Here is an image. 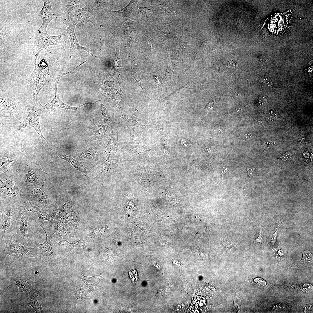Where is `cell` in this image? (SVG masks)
I'll use <instances>...</instances> for the list:
<instances>
[{
	"instance_id": "1",
	"label": "cell",
	"mask_w": 313,
	"mask_h": 313,
	"mask_svg": "<svg viewBox=\"0 0 313 313\" xmlns=\"http://www.w3.org/2000/svg\"><path fill=\"white\" fill-rule=\"evenodd\" d=\"M0 203L20 205L24 200L26 185L18 172L0 174Z\"/></svg>"
},
{
	"instance_id": "2",
	"label": "cell",
	"mask_w": 313,
	"mask_h": 313,
	"mask_svg": "<svg viewBox=\"0 0 313 313\" xmlns=\"http://www.w3.org/2000/svg\"><path fill=\"white\" fill-rule=\"evenodd\" d=\"M0 123L6 125L19 122L26 110V106L21 104L16 97L8 91L1 92Z\"/></svg>"
},
{
	"instance_id": "3",
	"label": "cell",
	"mask_w": 313,
	"mask_h": 313,
	"mask_svg": "<svg viewBox=\"0 0 313 313\" xmlns=\"http://www.w3.org/2000/svg\"><path fill=\"white\" fill-rule=\"evenodd\" d=\"M11 203H0L2 219L0 226V239L14 240L18 206Z\"/></svg>"
},
{
	"instance_id": "4",
	"label": "cell",
	"mask_w": 313,
	"mask_h": 313,
	"mask_svg": "<svg viewBox=\"0 0 313 313\" xmlns=\"http://www.w3.org/2000/svg\"><path fill=\"white\" fill-rule=\"evenodd\" d=\"M27 116L26 119L20 122L17 128L19 131L29 126L33 128L38 134L43 145L49 150L52 149L49 143L44 137L41 129L40 118V115L45 110L44 107L40 103L39 98H33L29 105L26 106Z\"/></svg>"
},
{
	"instance_id": "5",
	"label": "cell",
	"mask_w": 313,
	"mask_h": 313,
	"mask_svg": "<svg viewBox=\"0 0 313 313\" xmlns=\"http://www.w3.org/2000/svg\"><path fill=\"white\" fill-rule=\"evenodd\" d=\"M0 155V174L6 172H18L24 165L25 153L17 145L1 150Z\"/></svg>"
},
{
	"instance_id": "6",
	"label": "cell",
	"mask_w": 313,
	"mask_h": 313,
	"mask_svg": "<svg viewBox=\"0 0 313 313\" xmlns=\"http://www.w3.org/2000/svg\"><path fill=\"white\" fill-rule=\"evenodd\" d=\"M46 55L45 52L43 59L38 63L35 64L34 69L31 75L22 81L26 82L30 87L33 98H39V93L48 82V76L50 75Z\"/></svg>"
},
{
	"instance_id": "7",
	"label": "cell",
	"mask_w": 313,
	"mask_h": 313,
	"mask_svg": "<svg viewBox=\"0 0 313 313\" xmlns=\"http://www.w3.org/2000/svg\"><path fill=\"white\" fill-rule=\"evenodd\" d=\"M0 247L3 254L21 260L38 256V251L36 248H30L14 240L0 239Z\"/></svg>"
},
{
	"instance_id": "8",
	"label": "cell",
	"mask_w": 313,
	"mask_h": 313,
	"mask_svg": "<svg viewBox=\"0 0 313 313\" xmlns=\"http://www.w3.org/2000/svg\"><path fill=\"white\" fill-rule=\"evenodd\" d=\"M68 37L66 33H63L57 36H52L47 33H37L34 38L33 48L32 57L34 63L36 61L40 52L43 50L47 51V48L50 45H57L63 47L65 49V41Z\"/></svg>"
},
{
	"instance_id": "9",
	"label": "cell",
	"mask_w": 313,
	"mask_h": 313,
	"mask_svg": "<svg viewBox=\"0 0 313 313\" xmlns=\"http://www.w3.org/2000/svg\"><path fill=\"white\" fill-rule=\"evenodd\" d=\"M18 172L26 185L44 186L45 172L38 165L32 163L24 165Z\"/></svg>"
},
{
	"instance_id": "10",
	"label": "cell",
	"mask_w": 313,
	"mask_h": 313,
	"mask_svg": "<svg viewBox=\"0 0 313 313\" xmlns=\"http://www.w3.org/2000/svg\"><path fill=\"white\" fill-rule=\"evenodd\" d=\"M43 186L26 185L24 200L40 207L50 208L51 200L43 189Z\"/></svg>"
},
{
	"instance_id": "11",
	"label": "cell",
	"mask_w": 313,
	"mask_h": 313,
	"mask_svg": "<svg viewBox=\"0 0 313 313\" xmlns=\"http://www.w3.org/2000/svg\"><path fill=\"white\" fill-rule=\"evenodd\" d=\"M118 111L120 116L125 121L127 134L132 137L139 136L144 128L139 114L130 113L120 107L118 108Z\"/></svg>"
},
{
	"instance_id": "12",
	"label": "cell",
	"mask_w": 313,
	"mask_h": 313,
	"mask_svg": "<svg viewBox=\"0 0 313 313\" xmlns=\"http://www.w3.org/2000/svg\"><path fill=\"white\" fill-rule=\"evenodd\" d=\"M24 213L19 210L18 207L14 240L24 245L31 246L32 241L28 236L27 218Z\"/></svg>"
},
{
	"instance_id": "13",
	"label": "cell",
	"mask_w": 313,
	"mask_h": 313,
	"mask_svg": "<svg viewBox=\"0 0 313 313\" xmlns=\"http://www.w3.org/2000/svg\"><path fill=\"white\" fill-rule=\"evenodd\" d=\"M44 5L39 13V17L42 19V24L37 31V33H46L47 27L49 23L53 19L58 18L57 14L52 10L49 0H43Z\"/></svg>"
},
{
	"instance_id": "14",
	"label": "cell",
	"mask_w": 313,
	"mask_h": 313,
	"mask_svg": "<svg viewBox=\"0 0 313 313\" xmlns=\"http://www.w3.org/2000/svg\"><path fill=\"white\" fill-rule=\"evenodd\" d=\"M118 130H114L110 134L107 146L104 148L103 159L113 160L116 152L122 147L119 144L118 139Z\"/></svg>"
},
{
	"instance_id": "15",
	"label": "cell",
	"mask_w": 313,
	"mask_h": 313,
	"mask_svg": "<svg viewBox=\"0 0 313 313\" xmlns=\"http://www.w3.org/2000/svg\"><path fill=\"white\" fill-rule=\"evenodd\" d=\"M58 82L55 81V85L54 89L55 94L54 98L51 101L46 104L44 106L45 110L48 113H50L55 109L58 108L65 109L68 110H72L75 111H78L79 110L81 107L84 105L91 103H86L79 106L72 107L63 103L60 99L57 92Z\"/></svg>"
},
{
	"instance_id": "16",
	"label": "cell",
	"mask_w": 313,
	"mask_h": 313,
	"mask_svg": "<svg viewBox=\"0 0 313 313\" xmlns=\"http://www.w3.org/2000/svg\"><path fill=\"white\" fill-rule=\"evenodd\" d=\"M125 20L121 22V27L126 40V54L132 41L139 32V28L135 22Z\"/></svg>"
},
{
	"instance_id": "17",
	"label": "cell",
	"mask_w": 313,
	"mask_h": 313,
	"mask_svg": "<svg viewBox=\"0 0 313 313\" xmlns=\"http://www.w3.org/2000/svg\"><path fill=\"white\" fill-rule=\"evenodd\" d=\"M92 7L87 2L83 8L77 9L73 16L74 20L80 26H83L90 22L93 19L94 14Z\"/></svg>"
},
{
	"instance_id": "18",
	"label": "cell",
	"mask_w": 313,
	"mask_h": 313,
	"mask_svg": "<svg viewBox=\"0 0 313 313\" xmlns=\"http://www.w3.org/2000/svg\"><path fill=\"white\" fill-rule=\"evenodd\" d=\"M49 154L53 158L62 159L70 163L77 170L80 171L84 176L89 174V171L84 162L74 159L70 156L62 153H57L50 149Z\"/></svg>"
},
{
	"instance_id": "19",
	"label": "cell",
	"mask_w": 313,
	"mask_h": 313,
	"mask_svg": "<svg viewBox=\"0 0 313 313\" xmlns=\"http://www.w3.org/2000/svg\"><path fill=\"white\" fill-rule=\"evenodd\" d=\"M44 231L46 234V239L44 243L41 244L35 241L32 240L31 246L35 248H39L44 257L48 258L51 256L53 257L55 254L53 248L52 243L50 237L46 232Z\"/></svg>"
},
{
	"instance_id": "20",
	"label": "cell",
	"mask_w": 313,
	"mask_h": 313,
	"mask_svg": "<svg viewBox=\"0 0 313 313\" xmlns=\"http://www.w3.org/2000/svg\"><path fill=\"white\" fill-rule=\"evenodd\" d=\"M104 148L102 143H99L96 147L88 148L78 151L77 155L83 160L93 159L97 158L100 151L104 150Z\"/></svg>"
},
{
	"instance_id": "21",
	"label": "cell",
	"mask_w": 313,
	"mask_h": 313,
	"mask_svg": "<svg viewBox=\"0 0 313 313\" xmlns=\"http://www.w3.org/2000/svg\"><path fill=\"white\" fill-rule=\"evenodd\" d=\"M74 30L75 29L66 30V33L71 43L70 51H73L77 49H82L88 52L93 57H95L91 50L87 47L83 46L80 45L75 34Z\"/></svg>"
},
{
	"instance_id": "22",
	"label": "cell",
	"mask_w": 313,
	"mask_h": 313,
	"mask_svg": "<svg viewBox=\"0 0 313 313\" xmlns=\"http://www.w3.org/2000/svg\"><path fill=\"white\" fill-rule=\"evenodd\" d=\"M28 304L31 306L37 313H44L41 304L40 297L35 292L30 290L27 299Z\"/></svg>"
},
{
	"instance_id": "23",
	"label": "cell",
	"mask_w": 313,
	"mask_h": 313,
	"mask_svg": "<svg viewBox=\"0 0 313 313\" xmlns=\"http://www.w3.org/2000/svg\"><path fill=\"white\" fill-rule=\"evenodd\" d=\"M138 0H131L125 7L117 11H111V14L115 17L121 16L130 18L138 2Z\"/></svg>"
},
{
	"instance_id": "24",
	"label": "cell",
	"mask_w": 313,
	"mask_h": 313,
	"mask_svg": "<svg viewBox=\"0 0 313 313\" xmlns=\"http://www.w3.org/2000/svg\"><path fill=\"white\" fill-rule=\"evenodd\" d=\"M93 128V132L97 138L100 140L108 138L110 133V130H112L114 125L111 128V125L106 124L105 125H96L94 124Z\"/></svg>"
},
{
	"instance_id": "25",
	"label": "cell",
	"mask_w": 313,
	"mask_h": 313,
	"mask_svg": "<svg viewBox=\"0 0 313 313\" xmlns=\"http://www.w3.org/2000/svg\"><path fill=\"white\" fill-rule=\"evenodd\" d=\"M79 275L82 280L83 285L90 289L94 288L98 285L102 277L101 274L91 277L86 276L81 274Z\"/></svg>"
},
{
	"instance_id": "26",
	"label": "cell",
	"mask_w": 313,
	"mask_h": 313,
	"mask_svg": "<svg viewBox=\"0 0 313 313\" xmlns=\"http://www.w3.org/2000/svg\"><path fill=\"white\" fill-rule=\"evenodd\" d=\"M14 280L19 288L18 294L21 292L28 291L31 287V284L29 280L26 277L17 276L14 278Z\"/></svg>"
},
{
	"instance_id": "27",
	"label": "cell",
	"mask_w": 313,
	"mask_h": 313,
	"mask_svg": "<svg viewBox=\"0 0 313 313\" xmlns=\"http://www.w3.org/2000/svg\"><path fill=\"white\" fill-rule=\"evenodd\" d=\"M130 59L132 63L130 74L134 79L138 85L141 88L145 95V93L141 86V73L139 69L138 64L133 57H130Z\"/></svg>"
},
{
	"instance_id": "28",
	"label": "cell",
	"mask_w": 313,
	"mask_h": 313,
	"mask_svg": "<svg viewBox=\"0 0 313 313\" xmlns=\"http://www.w3.org/2000/svg\"><path fill=\"white\" fill-rule=\"evenodd\" d=\"M81 1L80 0L63 1L64 16L70 14L73 10L79 6Z\"/></svg>"
},
{
	"instance_id": "29",
	"label": "cell",
	"mask_w": 313,
	"mask_h": 313,
	"mask_svg": "<svg viewBox=\"0 0 313 313\" xmlns=\"http://www.w3.org/2000/svg\"><path fill=\"white\" fill-rule=\"evenodd\" d=\"M101 110L102 112V115L105 121L108 124L113 125L114 119L111 116V114L108 111L105 105L103 104H101L100 106Z\"/></svg>"
},
{
	"instance_id": "30",
	"label": "cell",
	"mask_w": 313,
	"mask_h": 313,
	"mask_svg": "<svg viewBox=\"0 0 313 313\" xmlns=\"http://www.w3.org/2000/svg\"><path fill=\"white\" fill-rule=\"evenodd\" d=\"M110 1H111L108 0H95L93 5L92 6V8L94 11L102 9L110 5Z\"/></svg>"
},
{
	"instance_id": "31",
	"label": "cell",
	"mask_w": 313,
	"mask_h": 313,
	"mask_svg": "<svg viewBox=\"0 0 313 313\" xmlns=\"http://www.w3.org/2000/svg\"><path fill=\"white\" fill-rule=\"evenodd\" d=\"M303 258L301 262L306 263L311 262L313 260L312 255L309 251H304L302 252Z\"/></svg>"
},
{
	"instance_id": "32",
	"label": "cell",
	"mask_w": 313,
	"mask_h": 313,
	"mask_svg": "<svg viewBox=\"0 0 313 313\" xmlns=\"http://www.w3.org/2000/svg\"><path fill=\"white\" fill-rule=\"evenodd\" d=\"M77 289L78 291H77V290H75V292L76 301L77 302H79L80 303L82 302L85 299V294L83 293V292H82L81 291L80 293L79 289Z\"/></svg>"
},
{
	"instance_id": "33",
	"label": "cell",
	"mask_w": 313,
	"mask_h": 313,
	"mask_svg": "<svg viewBox=\"0 0 313 313\" xmlns=\"http://www.w3.org/2000/svg\"><path fill=\"white\" fill-rule=\"evenodd\" d=\"M273 142L271 140L267 139L264 141L262 143V146L265 149H267L273 144Z\"/></svg>"
},
{
	"instance_id": "34",
	"label": "cell",
	"mask_w": 313,
	"mask_h": 313,
	"mask_svg": "<svg viewBox=\"0 0 313 313\" xmlns=\"http://www.w3.org/2000/svg\"><path fill=\"white\" fill-rule=\"evenodd\" d=\"M224 245L227 247H232L234 245L235 242L232 239H227L222 241Z\"/></svg>"
},
{
	"instance_id": "35",
	"label": "cell",
	"mask_w": 313,
	"mask_h": 313,
	"mask_svg": "<svg viewBox=\"0 0 313 313\" xmlns=\"http://www.w3.org/2000/svg\"><path fill=\"white\" fill-rule=\"evenodd\" d=\"M254 281L258 285L263 287H265L267 285L265 281L260 278H256L254 280Z\"/></svg>"
},
{
	"instance_id": "36",
	"label": "cell",
	"mask_w": 313,
	"mask_h": 313,
	"mask_svg": "<svg viewBox=\"0 0 313 313\" xmlns=\"http://www.w3.org/2000/svg\"><path fill=\"white\" fill-rule=\"evenodd\" d=\"M215 104V102L214 101H213L207 105L205 108V113L206 114L208 113L210 110L214 108Z\"/></svg>"
},
{
	"instance_id": "37",
	"label": "cell",
	"mask_w": 313,
	"mask_h": 313,
	"mask_svg": "<svg viewBox=\"0 0 313 313\" xmlns=\"http://www.w3.org/2000/svg\"><path fill=\"white\" fill-rule=\"evenodd\" d=\"M254 242H259L263 244V237L261 234V231L257 234L253 240Z\"/></svg>"
},
{
	"instance_id": "38",
	"label": "cell",
	"mask_w": 313,
	"mask_h": 313,
	"mask_svg": "<svg viewBox=\"0 0 313 313\" xmlns=\"http://www.w3.org/2000/svg\"><path fill=\"white\" fill-rule=\"evenodd\" d=\"M153 74L155 82L158 85L160 84L162 81V78L160 76L161 73Z\"/></svg>"
},
{
	"instance_id": "39",
	"label": "cell",
	"mask_w": 313,
	"mask_h": 313,
	"mask_svg": "<svg viewBox=\"0 0 313 313\" xmlns=\"http://www.w3.org/2000/svg\"><path fill=\"white\" fill-rule=\"evenodd\" d=\"M293 158V155L289 152H286L282 156V159L283 160H289Z\"/></svg>"
},
{
	"instance_id": "40",
	"label": "cell",
	"mask_w": 313,
	"mask_h": 313,
	"mask_svg": "<svg viewBox=\"0 0 313 313\" xmlns=\"http://www.w3.org/2000/svg\"><path fill=\"white\" fill-rule=\"evenodd\" d=\"M247 170L248 173V175L250 177H252L254 174V169L252 167H249L247 168Z\"/></svg>"
},
{
	"instance_id": "41",
	"label": "cell",
	"mask_w": 313,
	"mask_h": 313,
	"mask_svg": "<svg viewBox=\"0 0 313 313\" xmlns=\"http://www.w3.org/2000/svg\"><path fill=\"white\" fill-rule=\"evenodd\" d=\"M267 102L266 98L264 97L261 98L259 101L258 103L260 106H263Z\"/></svg>"
},
{
	"instance_id": "42",
	"label": "cell",
	"mask_w": 313,
	"mask_h": 313,
	"mask_svg": "<svg viewBox=\"0 0 313 313\" xmlns=\"http://www.w3.org/2000/svg\"><path fill=\"white\" fill-rule=\"evenodd\" d=\"M263 81L265 84L268 86H271L272 84L271 80L267 78H265L263 80Z\"/></svg>"
},
{
	"instance_id": "43",
	"label": "cell",
	"mask_w": 313,
	"mask_h": 313,
	"mask_svg": "<svg viewBox=\"0 0 313 313\" xmlns=\"http://www.w3.org/2000/svg\"><path fill=\"white\" fill-rule=\"evenodd\" d=\"M275 231H274V233H273V235L272 236L271 239L272 241L273 244H274L276 241V238L277 235V230Z\"/></svg>"
},
{
	"instance_id": "44",
	"label": "cell",
	"mask_w": 313,
	"mask_h": 313,
	"mask_svg": "<svg viewBox=\"0 0 313 313\" xmlns=\"http://www.w3.org/2000/svg\"><path fill=\"white\" fill-rule=\"evenodd\" d=\"M270 113V119L273 120L276 117L275 113L273 111H272Z\"/></svg>"
},
{
	"instance_id": "45",
	"label": "cell",
	"mask_w": 313,
	"mask_h": 313,
	"mask_svg": "<svg viewBox=\"0 0 313 313\" xmlns=\"http://www.w3.org/2000/svg\"><path fill=\"white\" fill-rule=\"evenodd\" d=\"M228 171V169L226 168H223L221 171V172L223 176L226 174Z\"/></svg>"
},
{
	"instance_id": "46",
	"label": "cell",
	"mask_w": 313,
	"mask_h": 313,
	"mask_svg": "<svg viewBox=\"0 0 313 313\" xmlns=\"http://www.w3.org/2000/svg\"><path fill=\"white\" fill-rule=\"evenodd\" d=\"M228 65L230 67L233 68L234 67L235 63L234 61H231L228 62Z\"/></svg>"
},
{
	"instance_id": "47",
	"label": "cell",
	"mask_w": 313,
	"mask_h": 313,
	"mask_svg": "<svg viewBox=\"0 0 313 313\" xmlns=\"http://www.w3.org/2000/svg\"><path fill=\"white\" fill-rule=\"evenodd\" d=\"M278 254L280 255H282L283 254V252L282 250H280L278 251Z\"/></svg>"
}]
</instances>
